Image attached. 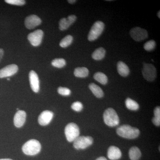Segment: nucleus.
I'll return each instance as SVG.
<instances>
[{"instance_id":"nucleus-1","label":"nucleus","mask_w":160,"mask_h":160,"mask_svg":"<svg viewBox=\"0 0 160 160\" xmlns=\"http://www.w3.org/2000/svg\"><path fill=\"white\" fill-rule=\"evenodd\" d=\"M117 133L121 137L129 139L136 138L140 135V130L135 127L128 125L119 126L117 129Z\"/></svg>"},{"instance_id":"nucleus-2","label":"nucleus","mask_w":160,"mask_h":160,"mask_svg":"<svg viewBox=\"0 0 160 160\" xmlns=\"http://www.w3.org/2000/svg\"><path fill=\"white\" fill-rule=\"evenodd\" d=\"M22 150L27 155H36L41 151V145L38 140H30L23 145Z\"/></svg>"},{"instance_id":"nucleus-3","label":"nucleus","mask_w":160,"mask_h":160,"mask_svg":"<svg viewBox=\"0 0 160 160\" xmlns=\"http://www.w3.org/2000/svg\"><path fill=\"white\" fill-rule=\"evenodd\" d=\"M104 122L109 127H114L119 124L120 120L116 112L112 108L106 109L103 114Z\"/></svg>"},{"instance_id":"nucleus-4","label":"nucleus","mask_w":160,"mask_h":160,"mask_svg":"<svg viewBox=\"0 0 160 160\" xmlns=\"http://www.w3.org/2000/svg\"><path fill=\"white\" fill-rule=\"evenodd\" d=\"M65 133L67 141L70 142H73L79 136V128L75 123H69L65 128Z\"/></svg>"},{"instance_id":"nucleus-5","label":"nucleus","mask_w":160,"mask_h":160,"mask_svg":"<svg viewBox=\"0 0 160 160\" xmlns=\"http://www.w3.org/2000/svg\"><path fill=\"white\" fill-rule=\"evenodd\" d=\"M105 28V24L102 21H97L93 24L89 34L88 39L89 41L92 42L97 39L102 33Z\"/></svg>"},{"instance_id":"nucleus-6","label":"nucleus","mask_w":160,"mask_h":160,"mask_svg":"<svg viewBox=\"0 0 160 160\" xmlns=\"http://www.w3.org/2000/svg\"><path fill=\"white\" fill-rule=\"evenodd\" d=\"M142 72L144 78L149 82H152L156 78V69L152 64L143 63Z\"/></svg>"},{"instance_id":"nucleus-7","label":"nucleus","mask_w":160,"mask_h":160,"mask_svg":"<svg viewBox=\"0 0 160 160\" xmlns=\"http://www.w3.org/2000/svg\"><path fill=\"white\" fill-rule=\"evenodd\" d=\"M93 142V138L91 137L79 136L73 142V147L78 150L86 149L91 146Z\"/></svg>"},{"instance_id":"nucleus-8","label":"nucleus","mask_w":160,"mask_h":160,"mask_svg":"<svg viewBox=\"0 0 160 160\" xmlns=\"http://www.w3.org/2000/svg\"><path fill=\"white\" fill-rule=\"evenodd\" d=\"M130 35L133 40L137 42L146 39L148 37L147 30L139 27H135L131 29Z\"/></svg>"},{"instance_id":"nucleus-9","label":"nucleus","mask_w":160,"mask_h":160,"mask_svg":"<svg viewBox=\"0 0 160 160\" xmlns=\"http://www.w3.org/2000/svg\"><path fill=\"white\" fill-rule=\"evenodd\" d=\"M44 35V32L41 29H38L29 33L28 36V39L32 46H38L42 43Z\"/></svg>"},{"instance_id":"nucleus-10","label":"nucleus","mask_w":160,"mask_h":160,"mask_svg":"<svg viewBox=\"0 0 160 160\" xmlns=\"http://www.w3.org/2000/svg\"><path fill=\"white\" fill-rule=\"evenodd\" d=\"M18 67L17 65L15 64L8 65L0 69V78L9 77L12 76L17 72Z\"/></svg>"},{"instance_id":"nucleus-11","label":"nucleus","mask_w":160,"mask_h":160,"mask_svg":"<svg viewBox=\"0 0 160 160\" xmlns=\"http://www.w3.org/2000/svg\"><path fill=\"white\" fill-rule=\"evenodd\" d=\"M42 23V20L35 15H31L26 18L25 21V25L28 29H34L37 26H39Z\"/></svg>"},{"instance_id":"nucleus-12","label":"nucleus","mask_w":160,"mask_h":160,"mask_svg":"<svg viewBox=\"0 0 160 160\" xmlns=\"http://www.w3.org/2000/svg\"><path fill=\"white\" fill-rule=\"evenodd\" d=\"M29 79L30 86L32 91L38 92L40 89V82L37 73L33 70H31L29 73Z\"/></svg>"},{"instance_id":"nucleus-13","label":"nucleus","mask_w":160,"mask_h":160,"mask_svg":"<svg viewBox=\"0 0 160 160\" xmlns=\"http://www.w3.org/2000/svg\"><path fill=\"white\" fill-rule=\"evenodd\" d=\"M53 117V113L49 110H46L42 112L38 117L39 124L42 126L48 125L51 122Z\"/></svg>"},{"instance_id":"nucleus-14","label":"nucleus","mask_w":160,"mask_h":160,"mask_svg":"<svg viewBox=\"0 0 160 160\" xmlns=\"http://www.w3.org/2000/svg\"><path fill=\"white\" fill-rule=\"evenodd\" d=\"M77 17L74 15L69 16L67 18H63L60 20L59 28L61 30H66L76 21Z\"/></svg>"},{"instance_id":"nucleus-15","label":"nucleus","mask_w":160,"mask_h":160,"mask_svg":"<svg viewBox=\"0 0 160 160\" xmlns=\"http://www.w3.org/2000/svg\"><path fill=\"white\" fill-rule=\"evenodd\" d=\"M26 118V113L23 110H18L15 115L14 124L17 128H21L25 124Z\"/></svg>"},{"instance_id":"nucleus-16","label":"nucleus","mask_w":160,"mask_h":160,"mask_svg":"<svg viewBox=\"0 0 160 160\" xmlns=\"http://www.w3.org/2000/svg\"><path fill=\"white\" fill-rule=\"evenodd\" d=\"M122 153L118 147L115 146L109 147L107 152V156L111 160H118L122 157Z\"/></svg>"},{"instance_id":"nucleus-17","label":"nucleus","mask_w":160,"mask_h":160,"mask_svg":"<svg viewBox=\"0 0 160 160\" xmlns=\"http://www.w3.org/2000/svg\"><path fill=\"white\" fill-rule=\"evenodd\" d=\"M117 69L119 74L122 76L125 77L129 75V72H130L129 67L123 62L120 61L118 62Z\"/></svg>"},{"instance_id":"nucleus-18","label":"nucleus","mask_w":160,"mask_h":160,"mask_svg":"<svg viewBox=\"0 0 160 160\" xmlns=\"http://www.w3.org/2000/svg\"><path fill=\"white\" fill-rule=\"evenodd\" d=\"M89 88L93 94L97 98H102L104 96V92L99 86L94 83H91L89 85Z\"/></svg>"},{"instance_id":"nucleus-19","label":"nucleus","mask_w":160,"mask_h":160,"mask_svg":"<svg viewBox=\"0 0 160 160\" xmlns=\"http://www.w3.org/2000/svg\"><path fill=\"white\" fill-rule=\"evenodd\" d=\"M106 53V50L102 47H100V48H98L93 52L92 55V57L94 60L100 61V60L103 59L105 58Z\"/></svg>"},{"instance_id":"nucleus-20","label":"nucleus","mask_w":160,"mask_h":160,"mask_svg":"<svg viewBox=\"0 0 160 160\" xmlns=\"http://www.w3.org/2000/svg\"><path fill=\"white\" fill-rule=\"evenodd\" d=\"M129 157L131 160H138L142 156L139 149L136 146L132 147L129 149Z\"/></svg>"},{"instance_id":"nucleus-21","label":"nucleus","mask_w":160,"mask_h":160,"mask_svg":"<svg viewBox=\"0 0 160 160\" xmlns=\"http://www.w3.org/2000/svg\"><path fill=\"white\" fill-rule=\"evenodd\" d=\"M89 74V70L86 67H78L75 69L74 71L75 76L78 78H85L87 77Z\"/></svg>"},{"instance_id":"nucleus-22","label":"nucleus","mask_w":160,"mask_h":160,"mask_svg":"<svg viewBox=\"0 0 160 160\" xmlns=\"http://www.w3.org/2000/svg\"><path fill=\"white\" fill-rule=\"evenodd\" d=\"M93 78L102 85H106L108 82V79L107 76L102 72H96L93 75Z\"/></svg>"},{"instance_id":"nucleus-23","label":"nucleus","mask_w":160,"mask_h":160,"mask_svg":"<svg viewBox=\"0 0 160 160\" xmlns=\"http://www.w3.org/2000/svg\"><path fill=\"white\" fill-rule=\"evenodd\" d=\"M126 107L129 110L136 111L139 108L138 104L134 100L130 98H128L126 100Z\"/></svg>"},{"instance_id":"nucleus-24","label":"nucleus","mask_w":160,"mask_h":160,"mask_svg":"<svg viewBox=\"0 0 160 160\" xmlns=\"http://www.w3.org/2000/svg\"><path fill=\"white\" fill-rule=\"evenodd\" d=\"M73 39V37L71 35H68L61 40L60 43V46L62 48H66L71 45Z\"/></svg>"},{"instance_id":"nucleus-25","label":"nucleus","mask_w":160,"mask_h":160,"mask_svg":"<svg viewBox=\"0 0 160 160\" xmlns=\"http://www.w3.org/2000/svg\"><path fill=\"white\" fill-rule=\"evenodd\" d=\"M154 117L152 119V123L156 126H160V108L157 106L154 110Z\"/></svg>"},{"instance_id":"nucleus-26","label":"nucleus","mask_w":160,"mask_h":160,"mask_svg":"<svg viewBox=\"0 0 160 160\" xmlns=\"http://www.w3.org/2000/svg\"><path fill=\"white\" fill-rule=\"evenodd\" d=\"M66 60L63 58H56L52 60L51 64L52 66L57 68H62L66 65Z\"/></svg>"},{"instance_id":"nucleus-27","label":"nucleus","mask_w":160,"mask_h":160,"mask_svg":"<svg viewBox=\"0 0 160 160\" xmlns=\"http://www.w3.org/2000/svg\"><path fill=\"white\" fill-rule=\"evenodd\" d=\"M156 47V42L154 40H150L146 42L144 45V48L146 51H152Z\"/></svg>"},{"instance_id":"nucleus-28","label":"nucleus","mask_w":160,"mask_h":160,"mask_svg":"<svg viewBox=\"0 0 160 160\" xmlns=\"http://www.w3.org/2000/svg\"><path fill=\"white\" fill-rule=\"evenodd\" d=\"M59 94L64 96H68L71 94V90L66 87H59L58 89Z\"/></svg>"},{"instance_id":"nucleus-29","label":"nucleus","mask_w":160,"mask_h":160,"mask_svg":"<svg viewBox=\"0 0 160 160\" xmlns=\"http://www.w3.org/2000/svg\"><path fill=\"white\" fill-rule=\"evenodd\" d=\"M5 2L8 4L16 6H22L26 4V1L24 0H6Z\"/></svg>"},{"instance_id":"nucleus-30","label":"nucleus","mask_w":160,"mask_h":160,"mask_svg":"<svg viewBox=\"0 0 160 160\" xmlns=\"http://www.w3.org/2000/svg\"><path fill=\"white\" fill-rule=\"evenodd\" d=\"M72 109L74 111L80 112L83 109L82 104L80 102H76L72 103L71 106Z\"/></svg>"},{"instance_id":"nucleus-31","label":"nucleus","mask_w":160,"mask_h":160,"mask_svg":"<svg viewBox=\"0 0 160 160\" xmlns=\"http://www.w3.org/2000/svg\"><path fill=\"white\" fill-rule=\"evenodd\" d=\"M4 53V50L2 49H0V62H1L2 58Z\"/></svg>"},{"instance_id":"nucleus-32","label":"nucleus","mask_w":160,"mask_h":160,"mask_svg":"<svg viewBox=\"0 0 160 160\" xmlns=\"http://www.w3.org/2000/svg\"><path fill=\"white\" fill-rule=\"evenodd\" d=\"M96 160H107V159L104 157H101L98 158Z\"/></svg>"},{"instance_id":"nucleus-33","label":"nucleus","mask_w":160,"mask_h":160,"mask_svg":"<svg viewBox=\"0 0 160 160\" xmlns=\"http://www.w3.org/2000/svg\"><path fill=\"white\" fill-rule=\"evenodd\" d=\"M68 2L70 4H73V3H75L77 1H75V0H69V1H68Z\"/></svg>"},{"instance_id":"nucleus-34","label":"nucleus","mask_w":160,"mask_h":160,"mask_svg":"<svg viewBox=\"0 0 160 160\" xmlns=\"http://www.w3.org/2000/svg\"><path fill=\"white\" fill-rule=\"evenodd\" d=\"M0 160H12L10 159H1Z\"/></svg>"},{"instance_id":"nucleus-35","label":"nucleus","mask_w":160,"mask_h":160,"mask_svg":"<svg viewBox=\"0 0 160 160\" xmlns=\"http://www.w3.org/2000/svg\"><path fill=\"white\" fill-rule=\"evenodd\" d=\"M160 11H159L158 12V17L159 18H160Z\"/></svg>"}]
</instances>
